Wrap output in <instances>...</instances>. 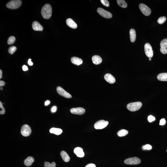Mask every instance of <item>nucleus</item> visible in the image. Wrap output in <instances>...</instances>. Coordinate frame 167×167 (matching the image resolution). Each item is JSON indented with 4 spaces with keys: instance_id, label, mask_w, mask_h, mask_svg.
Instances as JSON below:
<instances>
[{
    "instance_id": "obj_1",
    "label": "nucleus",
    "mask_w": 167,
    "mask_h": 167,
    "mask_svg": "<svg viewBox=\"0 0 167 167\" xmlns=\"http://www.w3.org/2000/svg\"><path fill=\"white\" fill-rule=\"evenodd\" d=\"M52 13L51 5L49 4H46L42 8L41 10L42 16L45 19H49L51 17Z\"/></svg>"
},
{
    "instance_id": "obj_2",
    "label": "nucleus",
    "mask_w": 167,
    "mask_h": 167,
    "mask_svg": "<svg viewBox=\"0 0 167 167\" xmlns=\"http://www.w3.org/2000/svg\"><path fill=\"white\" fill-rule=\"evenodd\" d=\"M142 106V103L140 102H136L129 103L127 105V108L131 111L138 110Z\"/></svg>"
},
{
    "instance_id": "obj_3",
    "label": "nucleus",
    "mask_w": 167,
    "mask_h": 167,
    "mask_svg": "<svg viewBox=\"0 0 167 167\" xmlns=\"http://www.w3.org/2000/svg\"><path fill=\"white\" fill-rule=\"evenodd\" d=\"M22 4V1L20 0H14L9 1L7 4L6 7L9 9H16L19 8Z\"/></svg>"
},
{
    "instance_id": "obj_4",
    "label": "nucleus",
    "mask_w": 167,
    "mask_h": 167,
    "mask_svg": "<svg viewBox=\"0 0 167 167\" xmlns=\"http://www.w3.org/2000/svg\"><path fill=\"white\" fill-rule=\"evenodd\" d=\"M141 162L140 159L136 157L129 158L126 159L124 161V163L127 165H137L140 164Z\"/></svg>"
},
{
    "instance_id": "obj_5",
    "label": "nucleus",
    "mask_w": 167,
    "mask_h": 167,
    "mask_svg": "<svg viewBox=\"0 0 167 167\" xmlns=\"http://www.w3.org/2000/svg\"><path fill=\"white\" fill-rule=\"evenodd\" d=\"M109 124L108 121L103 120L99 121L95 123L94 128L96 129H101L105 128Z\"/></svg>"
},
{
    "instance_id": "obj_6",
    "label": "nucleus",
    "mask_w": 167,
    "mask_h": 167,
    "mask_svg": "<svg viewBox=\"0 0 167 167\" xmlns=\"http://www.w3.org/2000/svg\"><path fill=\"white\" fill-rule=\"evenodd\" d=\"M144 50L146 55L148 57L151 58L153 57V51L151 46L149 43L145 44L144 46Z\"/></svg>"
},
{
    "instance_id": "obj_7",
    "label": "nucleus",
    "mask_w": 167,
    "mask_h": 167,
    "mask_svg": "<svg viewBox=\"0 0 167 167\" xmlns=\"http://www.w3.org/2000/svg\"><path fill=\"white\" fill-rule=\"evenodd\" d=\"M139 8L141 12L144 15L148 16L150 15L151 12V9L146 5L143 4H140L139 5Z\"/></svg>"
},
{
    "instance_id": "obj_8",
    "label": "nucleus",
    "mask_w": 167,
    "mask_h": 167,
    "mask_svg": "<svg viewBox=\"0 0 167 167\" xmlns=\"http://www.w3.org/2000/svg\"><path fill=\"white\" fill-rule=\"evenodd\" d=\"M97 11L98 14L104 18L110 19L112 17V14L111 13L102 8H98Z\"/></svg>"
},
{
    "instance_id": "obj_9",
    "label": "nucleus",
    "mask_w": 167,
    "mask_h": 167,
    "mask_svg": "<svg viewBox=\"0 0 167 167\" xmlns=\"http://www.w3.org/2000/svg\"><path fill=\"white\" fill-rule=\"evenodd\" d=\"M31 132L30 127L27 124L23 125L21 129V133L23 136H30Z\"/></svg>"
},
{
    "instance_id": "obj_10",
    "label": "nucleus",
    "mask_w": 167,
    "mask_h": 167,
    "mask_svg": "<svg viewBox=\"0 0 167 167\" xmlns=\"http://www.w3.org/2000/svg\"><path fill=\"white\" fill-rule=\"evenodd\" d=\"M57 92L58 94L66 98L70 99L72 97L71 95L61 87H58L57 88Z\"/></svg>"
},
{
    "instance_id": "obj_11",
    "label": "nucleus",
    "mask_w": 167,
    "mask_h": 167,
    "mask_svg": "<svg viewBox=\"0 0 167 167\" xmlns=\"http://www.w3.org/2000/svg\"><path fill=\"white\" fill-rule=\"evenodd\" d=\"M160 51L162 54H167V39H165L161 41L160 44Z\"/></svg>"
},
{
    "instance_id": "obj_12",
    "label": "nucleus",
    "mask_w": 167,
    "mask_h": 167,
    "mask_svg": "<svg viewBox=\"0 0 167 167\" xmlns=\"http://www.w3.org/2000/svg\"><path fill=\"white\" fill-rule=\"evenodd\" d=\"M71 113L74 114L82 115L85 112V110L82 107H77L71 109L70 110Z\"/></svg>"
},
{
    "instance_id": "obj_13",
    "label": "nucleus",
    "mask_w": 167,
    "mask_h": 167,
    "mask_svg": "<svg viewBox=\"0 0 167 167\" xmlns=\"http://www.w3.org/2000/svg\"><path fill=\"white\" fill-rule=\"evenodd\" d=\"M104 79L108 83L113 84L116 82V79L111 74L107 73L105 74L104 76Z\"/></svg>"
},
{
    "instance_id": "obj_14",
    "label": "nucleus",
    "mask_w": 167,
    "mask_h": 167,
    "mask_svg": "<svg viewBox=\"0 0 167 167\" xmlns=\"http://www.w3.org/2000/svg\"><path fill=\"white\" fill-rule=\"evenodd\" d=\"M74 152L78 157H82L85 156V153L83 151V148L80 147H77L75 148L74 149Z\"/></svg>"
},
{
    "instance_id": "obj_15",
    "label": "nucleus",
    "mask_w": 167,
    "mask_h": 167,
    "mask_svg": "<svg viewBox=\"0 0 167 167\" xmlns=\"http://www.w3.org/2000/svg\"><path fill=\"white\" fill-rule=\"evenodd\" d=\"M32 28L35 31H42L43 30V27L39 22L34 21L32 24Z\"/></svg>"
},
{
    "instance_id": "obj_16",
    "label": "nucleus",
    "mask_w": 167,
    "mask_h": 167,
    "mask_svg": "<svg viewBox=\"0 0 167 167\" xmlns=\"http://www.w3.org/2000/svg\"><path fill=\"white\" fill-rule=\"evenodd\" d=\"M66 23L69 27L72 29H76L77 28V25L73 20L71 18H68L66 20Z\"/></svg>"
},
{
    "instance_id": "obj_17",
    "label": "nucleus",
    "mask_w": 167,
    "mask_h": 167,
    "mask_svg": "<svg viewBox=\"0 0 167 167\" xmlns=\"http://www.w3.org/2000/svg\"><path fill=\"white\" fill-rule=\"evenodd\" d=\"M92 59L94 64L98 65L100 64L102 62V58L99 55H94L92 57Z\"/></svg>"
},
{
    "instance_id": "obj_18",
    "label": "nucleus",
    "mask_w": 167,
    "mask_h": 167,
    "mask_svg": "<svg viewBox=\"0 0 167 167\" xmlns=\"http://www.w3.org/2000/svg\"><path fill=\"white\" fill-rule=\"evenodd\" d=\"M71 63L73 64L78 66L83 63V61L80 58L77 57H73L71 59Z\"/></svg>"
},
{
    "instance_id": "obj_19",
    "label": "nucleus",
    "mask_w": 167,
    "mask_h": 167,
    "mask_svg": "<svg viewBox=\"0 0 167 167\" xmlns=\"http://www.w3.org/2000/svg\"><path fill=\"white\" fill-rule=\"evenodd\" d=\"M130 39L132 42H134L136 40V31L134 29H132L129 32Z\"/></svg>"
},
{
    "instance_id": "obj_20",
    "label": "nucleus",
    "mask_w": 167,
    "mask_h": 167,
    "mask_svg": "<svg viewBox=\"0 0 167 167\" xmlns=\"http://www.w3.org/2000/svg\"><path fill=\"white\" fill-rule=\"evenodd\" d=\"M61 157L65 162H68L70 160V157L67 153L64 151H62L60 153Z\"/></svg>"
},
{
    "instance_id": "obj_21",
    "label": "nucleus",
    "mask_w": 167,
    "mask_h": 167,
    "mask_svg": "<svg viewBox=\"0 0 167 167\" xmlns=\"http://www.w3.org/2000/svg\"><path fill=\"white\" fill-rule=\"evenodd\" d=\"M157 78L158 80L161 81H167V73H162L159 74Z\"/></svg>"
},
{
    "instance_id": "obj_22",
    "label": "nucleus",
    "mask_w": 167,
    "mask_h": 167,
    "mask_svg": "<svg viewBox=\"0 0 167 167\" xmlns=\"http://www.w3.org/2000/svg\"><path fill=\"white\" fill-rule=\"evenodd\" d=\"M34 161V158L32 157H28L25 159L24 162V164L26 166H29L31 165Z\"/></svg>"
},
{
    "instance_id": "obj_23",
    "label": "nucleus",
    "mask_w": 167,
    "mask_h": 167,
    "mask_svg": "<svg viewBox=\"0 0 167 167\" xmlns=\"http://www.w3.org/2000/svg\"><path fill=\"white\" fill-rule=\"evenodd\" d=\"M49 132L51 133H53L56 135H59L63 132V131L60 128H52L50 129Z\"/></svg>"
},
{
    "instance_id": "obj_24",
    "label": "nucleus",
    "mask_w": 167,
    "mask_h": 167,
    "mask_svg": "<svg viewBox=\"0 0 167 167\" xmlns=\"http://www.w3.org/2000/svg\"><path fill=\"white\" fill-rule=\"evenodd\" d=\"M128 131L125 129H122L118 132L117 134L120 137H123L125 136L128 134Z\"/></svg>"
},
{
    "instance_id": "obj_25",
    "label": "nucleus",
    "mask_w": 167,
    "mask_h": 167,
    "mask_svg": "<svg viewBox=\"0 0 167 167\" xmlns=\"http://www.w3.org/2000/svg\"><path fill=\"white\" fill-rule=\"evenodd\" d=\"M117 2L118 5L122 8H125L128 6L127 3L124 0H117Z\"/></svg>"
},
{
    "instance_id": "obj_26",
    "label": "nucleus",
    "mask_w": 167,
    "mask_h": 167,
    "mask_svg": "<svg viewBox=\"0 0 167 167\" xmlns=\"http://www.w3.org/2000/svg\"><path fill=\"white\" fill-rule=\"evenodd\" d=\"M166 21V18L164 16H162L159 18L157 20V23L160 24H162L165 23Z\"/></svg>"
},
{
    "instance_id": "obj_27",
    "label": "nucleus",
    "mask_w": 167,
    "mask_h": 167,
    "mask_svg": "<svg viewBox=\"0 0 167 167\" xmlns=\"http://www.w3.org/2000/svg\"><path fill=\"white\" fill-rule=\"evenodd\" d=\"M16 40V38L14 36H11L9 37L7 43L9 45H11L14 43Z\"/></svg>"
},
{
    "instance_id": "obj_28",
    "label": "nucleus",
    "mask_w": 167,
    "mask_h": 167,
    "mask_svg": "<svg viewBox=\"0 0 167 167\" xmlns=\"http://www.w3.org/2000/svg\"><path fill=\"white\" fill-rule=\"evenodd\" d=\"M44 166L45 167H55L56 163L54 162H53L51 163L46 161L44 163Z\"/></svg>"
},
{
    "instance_id": "obj_29",
    "label": "nucleus",
    "mask_w": 167,
    "mask_h": 167,
    "mask_svg": "<svg viewBox=\"0 0 167 167\" xmlns=\"http://www.w3.org/2000/svg\"><path fill=\"white\" fill-rule=\"evenodd\" d=\"M17 47L15 46H12L9 48L8 51L9 53L12 55L17 50Z\"/></svg>"
},
{
    "instance_id": "obj_30",
    "label": "nucleus",
    "mask_w": 167,
    "mask_h": 167,
    "mask_svg": "<svg viewBox=\"0 0 167 167\" xmlns=\"http://www.w3.org/2000/svg\"><path fill=\"white\" fill-rule=\"evenodd\" d=\"M142 149L144 150H150L152 149V147L150 145V144H146L145 145L143 146L142 147Z\"/></svg>"
},
{
    "instance_id": "obj_31",
    "label": "nucleus",
    "mask_w": 167,
    "mask_h": 167,
    "mask_svg": "<svg viewBox=\"0 0 167 167\" xmlns=\"http://www.w3.org/2000/svg\"><path fill=\"white\" fill-rule=\"evenodd\" d=\"M100 1L104 6L107 7H109V3L107 0H101Z\"/></svg>"
},
{
    "instance_id": "obj_32",
    "label": "nucleus",
    "mask_w": 167,
    "mask_h": 167,
    "mask_svg": "<svg viewBox=\"0 0 167 167\" xmlns=\"http://www.w3.org/2000/svg\"><path fill=\"white\" fill-rule=\"evenodd\" d=\"M0 108L1 109V110L0 111V114L1 115L4 114L5 113V110L1 102H0Z\"/></svg>"
},
{
    "instance_id": "obj_33",
    "label": "nucleus",
    "mask_w": 167,
    "mask_h": 167,
    "mask_svg": "<svg viewBox=\"0 0 167 167\" xmlns=\"http://www.w3.org/2000/svg\"><path fill=\"white\" fill-rule=\"evenodd\" d=\"M155 120V118L154 117L152 116V115H150V116H149L148 117V121L150 123L154 121Z\"/></svg>"
},
{
    "instance_id": "obj_34",
    "label": "nucleus",
    "mask_w": 167,
    "mask_h": 167,
    "mask_svg": "<svg viewBox=\"0 0 167 167\" xmlns=\"http://www.w3.org/2000/svg\"><path fill=\"white\" fill-rule=\"evenodd\" d=\"M165 123H166V121H165V119H161L160 120L159 125H164L165 124Z\"/></svg>"
},
{
    "instance_id": "obj_35",
    "label": "nucleus",
    "mask_w": 167,
    "mask_h": 167,
    "mask_svg": "<svg viewBox=\"0 0 167 167\" xmlns=\"http://www.w3.org/2000/svg\"><path fill=\"white\" fill-rule=\"evenodd\" d=\"M85 167H96V166L95 164L90 163L86 165Z\"/></svg>"
},
{
    "instance_id": "obj_36",
    "label": "nucleus",
    "mask_w": 167,
    "mask_h": 167,
    "mask_svg": "<svg viewBox=\"0 0 167 167\" xmlns=\"http://www.w3.org/2000/svg\"><path fill=\"white\" fill-rule=\"evenodd\" d=\"M22 69L24 71H27L28 70V68L27 66L25 65H24L22 66Z\"/></svg>"
},
{
    "instance_id": "obj_37",
    "label": "nucleus",
    "mask_w": 167,
    "mask_h": 167,
    "mask_svg": "<svg viewBox=\"0 0 167 167\" xmlns=\"http://www.w3.org/2000/svg\"><path fill=\"white\" fill-rule=\"evenodd\" d=\"M56 107L55 106H54L51 109V111L52 112H55L56 111Z\"/></svg>"
},
{
    "instance_id": "obj_38",
    "label": "nucleus",
    "mask_w": 167,
    "mask_h": 167,
    "mask_svg": "<svg viewBox=\"0 0 167 167\" xmlns=\"http://www.w3.org/2000/svg\"><path fill=\"white\" fill-rule=\"evenodd\" d=\"M28 63L29 65L30 66H32L33 64V62L31 61V59H29L28 61Z\"/></svg>"
},
{
    "instance_id": "obj_39",
    "label": "nucleus",
    "mask_w": 167,
    "mask_h": 167,
    "mask_svg": "<svg viewBox=\"0 0 167 167\" xmlns=\"http://www.w3.org/2000/svg\"><path fill=\"white\" fill-rule=\"evenodd\" d=\"M5 82L1 80L0 81V86L1 87H2L5 85Z\"/></svg>"
},
{
    "instance_id": "obj_40",
    "label": "nucleus",
    "mask_w": 167,
    "mask_h": 167,
    "mask_svg": "<svg viewBox=\"0 0 167 167\" xmlns=\"http://www.w3.org/2000/svg\"><path fill=\"white\" fill-rule=\"evenodd\" d=\"M50 102L49 101L47 100L45 102V105L46 106L48 105L49 104H50Z\"/></svg>"
},
{
    "instance_id": "obj_41",
    "label": "nucleus",
    "mask_w": 167,
    "mask_h": 167,
    "mask_svg": "<svg viewBox=\"0 0 167 167\" xmlns=\"http://www.w3.org/2000/svg\"><path fill=\"white\" fill-rule=\"evenodd\" d=\"M2 71L1 70H0V79H1L2 77Z\"/></svg>"
},
{
    "instance_id": "obj_42",
    "label": "nucleus",
    "mask_w": 167,
    "mask_h": 167,
    "mask_svg": "<svg viewBox=\"0 0 167 167\" xmlns=\"http://www.w3.org/2000/svg\"><path fill=\"white\" fill-rule=\"evenodd\" d=\"M1 90H3V89L2 87H1Z\"/></svg>"
},
{
    "instance_id": "obj_43",
    "label": "nucleus",
    "mask_w": 167,
    "mask_h": 167,
    "mask_svg": "<svg viewBox=\"0 0 167 167\" xmlns=\"http://www.w3.org/2000/svg\"><path fill=\"white\" fill-rule=\"evenodd\" d=\"M149 61H151V58H149Z\"/></svg>"
},
{
    "instance_id": "obj_44",
    "label": "nucleus",
    "mask_w": 167,
    "mask_h": 167,
    "mask_svg": "<svg viewBox=\"0 0 167 167\" xmlns=\"http://www.w3.org/2000/svg\"><path fill=\"white\" fill-rule=\"evenodd\" d=\"M166 151H167V150H166Z\"/></svg>"
}]
</instances>
